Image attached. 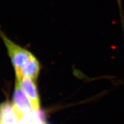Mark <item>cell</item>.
I'll return each mask as SVG.
<instances>
[{"instance_id":"obj_1","label":"cell","mask_w":124,"mask_h":124,"mask_svg":"<svg viewBox=\"0 0 124 124\" xmlns=\"http://www.w3.org/2000/svg\"><path fill=\"white\" fill-rule=\"evenodd\" d=\"M0 38L5 46L8 55L15 70L16 78L27 77L36 82L41 66L38 59L30 51L17 44L0 28Z\"/></svg>"},{"instance_id":"obj_2","label":"cell","mask_w":124,"mask_h":124,"mask_svg":"<svg viewBox=\"0 0 124 124\" xmlns=\"http://www.w3.org/2000/svg\"><path fill=\"white\" fill-rule=\"evenodd\" d=\"M12 105L20 121L24 116L35 111L22 90L19 80L17 78L15 80Z\"/></svg>"},{"instance_id":"obj_3","label":"cell","mask_w":124,"mask_h":124,"mask_svg":"<svg viewBox=\"0 0 124 124\" xmlns=\"http://www.w3.org/2000/svg\"><path fill=\"white\" fill-rule=\"evenodd\" d=\"M18 79L19 80L22 90L31 102L34 110L39 111L40 102L36 82L27 77H23L22 78Z\"/></svg>"},{"instance_id":"obj_4","label":"cell","mask_w":124,"mask_h":124,"mask_svg":"<svg viewBox=\"0 0 124 124\" xmlns=\"http://www.w3.org/2000/svg\"><path fill=\"white\" fill-rule=\"evenodd\" d=\"M19 122L12 103L5 101L0 104V124H19Z\"/></svg>"},{"instance_id":"obj_5","label":"cell","mask_w":124,"mask_h":124,"mask_svg":"<svg viewBox=\"0 0 124 124\" xmlns=\"http://www.w3.org/2000/svg\"><path fill=\"white\" fill-rule=\"evenodd\" d=\"M116 1H117L118 7L119 11H120L121 25L122 32H123V34L124 35V12L123 8H122V0H116Z\"/></svg>"},{"instance_id":"obj_6","label":"cell","mask_w":124,"mask_h":124,"mask_svg":"<svg viewBox=\"0 0 124 124\" xmlns=\"http://www.w3.org/2000/svg\"><path fill=\"white\" fill-rule=\"evenodd\" d=\"M43 124H46L45 123V122H43Z\"/></svg>"}]
</instances>
